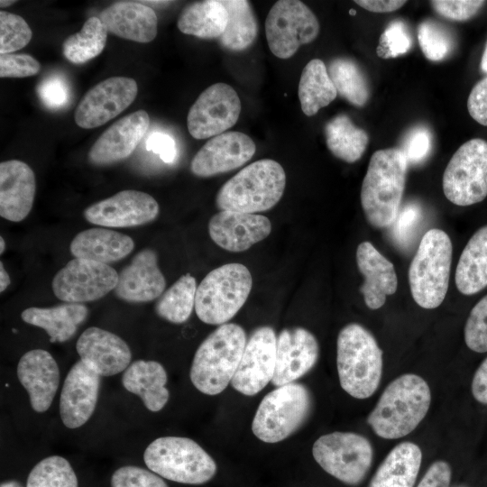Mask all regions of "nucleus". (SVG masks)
<instances>
[{
  "instance_id": "6e6d98bb",
  "label": "nucleus",
  "mask_w": 487,
  "mask_h": 487,
  "mask_svg": "<svg viewBox=\"0 0 487 487\" xmlns=\"http://www.w3.org/2000/svg\"><path fill=\"white\" fill-rule=\"evenodd\" d=\"M451 467L446 462L433 463L417 487H449L451 482Z\"/></svg>"
},
{
  "instance_id": "f704fd0d",
  "label": "nucleus",
  "mask_w": 487,
  "mask_h": 487,
  "mask_svg": "<svg viewBox=\"0 0 487 487\" xmlns=\"http://www.w3.org/2000/svg\"><path fill=\"white\" fill-rule=\"evenodd\" d=\"M337 96L325 63L313 59L304 67L299 83V98L302 112L312 116L328 106Z\"/></svg>"
},
{
  "instance_id": "bf43d9fd",
  "label": "nucleus",
  "mask_w": 487,
  "mask_h": 487,
  "mask_svg": "<svg viewBox=\"0 0 487 487\" xmlns=\"http://www.w3.org/2000/svg\"><path fill=\"white\" fill-rule=\"evenodd\" d=\"M11 280L6 270L4 267L3 262H0V291L4 292L10 285Z\"/></svg>"
},
{
  "instance_id": "cd10ccee",
  "label": "nucleus",
  "mask_w": 487,
  "mask_h": 487,
  "mask_svg": "<svg viewBox=\"0 0 487 487\" xmlns=\"http://www.w3.org/2000/svg\"><path fill=\"white\" fill-rule=\"evenodd\" d=\"M98 17L108 32L123 39L147 43L157 35V15L142 2H115L101 11Z\"/></svg>"
},
{
  "instance_id": "37998d69",
  "label": "nucleus",
  "mask_w": 487,
  "mask_h": 487,
  "mask_svg": "<svg viewBox=\"0 0 487 487\" xmlns=\"http://www.w3.org/2000/svg\"><path fill=\"white\" fill-rule=\"evenodd\" d=\"M32 32L20 15L0 12V53L9 54L25 47L32 40Z\"/></svg>"
},
{
  "instance_id": "6e6552de",
  "label": "nucleus",
  "mask_w": 487,
  "mask_h": 487,
  "mask_svg": "<svg viewBox=\"0 0 487 487\" xmlns=\"http://www.w3.org/2000/svg\"><path fill=\"white\" fill-rule=\"evenodd\" d=\"M146 466L162 478L185 484H203L216 473L215 460L194 440L162 436L143 453Z\"/></svg>"
},
{
  "instance_id": "58836bf2",
  "label": "nucleus",
  "mask_w": 487,
  "mask_h": 487,
  "mask_svg": "<svg viewBox=\"0 0 487 487\" xmlns=\"http://www.w3.org/2000/svg\"><path fill=\"white\" fill-rule=\"evenodd\" d=\"M107 29L99 17H89L81 30L62 43L64 57L73 64H83L98 56L105 49Z\"/></svg>"
},
{
  "instance_id": "aec40b11",
  "label": "nucleus",
  "mask_w": 487,
  "mask_h": 487,
  "mask_svg": "<svg viewBox=\"0 0 487 487\" xmlns=\"http://www.w3.org/2000/svg\"><path fill=\"white\" fill-rule=\"evenodd\" d=\"M318 354L317 340L306 328L281 330L277 336L276 365L271 383L280 387L304 376L316 364Z\"/></svg>"
},
{
  "instance_id": "f03ea898",
  "label": "nucleus",
  "mask_w": 487,
  "mask_h": 487,
  "mask_svg": "<svg viewBox=\"0 0 487 487\" xmlns=\"http://www.w3.org/2000/svg\"><path fill=\"white\" fill-rule=\"evenodd\" d=\"M430 403L431 392L427 381L413 373L403 374L386 387L367 422L380 437L400 438L423 420Z\"/></svg>"
},
{
  "instance_id": "09e8293b",
  "label": "nucleus",
  "mask_w": 487,
  "mask_h": 487,
  "mask_svg": "<svg viewBox=\"0 0 487 487\" xmlns=\"http://www.w3.org/2000/svg\"><path fill=\"white\" fill-rule=\"evenodd\" d=\"M41 69L37 60L29 54H0L1 78H26Z\"/></svg>"
},
{
  "instance_id": "bb28decb",
  "label": "nucleus",
  "mask_w": 487,
  "mask_h": 487,
  "mask_svg": "<svg viewBox=\"0 0 487 487\" xmlns=\"http://www.w3.org/2000/svg\"><path fill=\"white\" fill-rule=\"evenodd\" d=\"M356 262L364 277L360 291L365 305L371 309L381 308L386 302V297L397 290L394 265L368 241L358 245Z\"/></svg>"
},
{
  "instance_id": "338daca9",
  "label": "nucleus",
  "mask_w": 487,
  "mask_h": 487,
  "mask_svg": "<svg viewBox=\"0 0 487 487\" xmlns=\"http://www.w3.org/2000/svg\"><path fill=\"white\" fill-rule=\"evenodd\" d=\"M455 487H465V486H455Z\"/></svg>"
},
{
  "instance_id": "79ce46f5",
  "label": "nucleus",
  "mask_w": 487,
  "mask_h": 487,
  "mask_svg": "<svg viewBox=\"0 0 487 487\" xmlns=\"http://www.w3.org/2000/svg\"><path fill=\"white\" fill-rule=\"evenodd\" d=\"M418 40L425 57L432 61L445 59L452 49V39L439 23L427 20L418 27Z\"/></svg>"
},
{
  "instance_id": "49530a36",
  "label": "nucleus",
  "mask_w": 487,
  "mask_h": 487,
  "mask_svg": "<svg viewBox=\"0 0 487 487\" xmlns=\"http://www.w3.org/2000/svg\"><path fill=\"white\" fill-rule=\"evenodd\" d=\"M111 487H168L163 479L151 470L125 465L114 472Z\"/></svg>"
},
{
  "instance_id": "412c9836",
  "label": "nucleus",
  "mask_w": 487,
  "mask_h": 487,
  "mask_svg": "<svg viewBox=\"0 0 487 487\" xmlns=\"http://www.w3.org/2000/svg\"><path fill=\"white\" fill-rule=\"evenodd\" d=\"M150 125L146 111L137 110L117 120L94 142L87 158L96 166H106L128 158Z\"/></svg>"
},
{
  "instance_id": "20e7f679",
  "label": "nucleus",
  "mask_w": 487,
  "mask_h": 487,
  "mask_svg": "<svg viewBox=\"0 0 487 487\" xmlns=\"http://www.w3.org/2000/svg\"><path fill=\"white\" fill-rule=\"evenodd\" d=\"M336 365L342 389L354 398L367 399L381 381L382 351L366 328L351 323L338 334Z\"/></svg>"
},
{
  "instance_id": "e433bc0d",
  "label": "nucleus",
  "mask_w": 487,
  "mask_h": 487,
  "mask_svg": "<svg viewBox=\"0 0 487 487\" xmlns=\"http://www.w3.org/2000/svg\"><path fill=\"white\" fill-rule=\"evenodd\" d=\"M227 10L228 22L218 38L225 49L241 51L249 48L258 34V23L251 4L246 0H221Z\"/></svg>"
},
{
  "instance_id": "13d9d810",
  "label": "nucleus",
  "mask_w": 487,
  "mask_h": 487,
  "mask_svg": "<svg viewBox=\"0 0 487 487\" xmlns=\"http://www.w3.org/2000/svg\"><path fill=\"white\" fill-rule=\"evenodd\" d=\"M361 7L374 13L393 12L404 5L406 1L402 0H356L354 1Z\"/></svg>"
},
{
  "instance_id": "864d4df0",
  "label": "nucleus",
  "mask_w": 487,
  "mask_h": 487,
  "mask_svg": "<svg viewBox=\"0 0 487 487\" xmlns=\"http://www.w3.org/2000/svg\"><path fill=\"white\" fill-rule=\"evenodd\" d=\"M467 108L477 123L487 126V77L473 87L468 96Z\"/></svg>"
},
{
  "instance_id": "f3484780",
  "label": "nucleus",
  "mask_w": 487,
  "mask_h": 487,
  "mask_svg": "<svg viewBox=\"0 0 487 487\" xmlns=\"http://www.w3.org/2000/svg\"><path fill=\"white\" fill-rule=\"evenodd\" d=\"M156 199L148 193L127 189L88 206L85 219L102 227H133L148 224L159 215Z\"/></svg>"
},
{
  "instance_id": "f257e3e1",
  "label": "nucleus",
  "mask_w": 487,
  "mask_h": 487,
  "mask_svg": "<svg viewBox=\"0 0 487 487\" xmlns=\"http://www.w3.org/2000/svg\"><path fill=\"white\" fill-rule=\"evenodd\" d=\"M408 161L399 148L376 151L371 157L361 188V204L374 227L393 225L400 209Z\"/></svg>"
},
{
  "instance_id": "dca6fc26",
  "label": "nucleus",
  "mask_w": 487,
  "mask_h": 487,
  "mask_svg": "<svg viewBox=\"0 0 487 487\" xmlns=\"http://www.w3.org/2000/svg\"><path fill=\"white\" fill-rule=\"evenodd\" d=\"M276 334L271 326H260L252 333L231 381L234 390L253 396L271 381L276 365Z\"/></svg>"
},
{
  "instance_id": "4c0bfd02",
  "label": "nucleus",
  "mask_w": 487,
  "mask_h": 487,
  "mask_svg": "<svg viewBox=\"0 0 487 487\" xmlns=\"http://www.w3.org/2000/svg\"><path fill=\"white\" fill-rule=\"evenodd\" d=\"M196 279L186 273L180 276L156 301V314L173 324H182L195 308L197 293Z\"/></svg>"
},
{
  "instance_id": "69168bd1",
  "label": "nucleus",
  "mask_w": 487,
  "mask_h": 487,
  "mask_svg": "<svg viewBox=\"0 0 487 487\" xmlns=\"http://www.w3.org/2000/svg\"><path fill=\"white\" fill-rule=\"evenodd\" d=\"M0 253H3L4 251L5 250V239L3 238V236L0 237Z\"/></svg>"
},
{
  "instance_id": "393cba45",
  "label": "nucleus",
  "mask_w": 487,
  "mask_h": 487,
  "mask_svg": "<svg viewBox=\"0 0 487 487\" xmlns=\"http://www.w3.org/2000/svg\"><path fill=\"white\" fill-rule=\"evenodd\" d=\"M17 377L27 391L32 409H49L60 384V370L53 356L45 350L25 353L17 364Z\"/></svg>"
},
{
  "instance_id": "423d86ee",
  "label": "nucleus",
  "mask_w": 487,
  "mask_h": 487,
  "mask_svg": "<svg viewBox=\"0 0 487 487\" xmlns=\"http://www.w3.org/2000/svg\"><path fill=\"white\" fill-rule=\"evenodd\" d=\"M452 253L451 239L443 230L429 229L421 238L409 269L411 295L421 308H436L445 299Z\"/></svg>"
},
{
  "instance_id": "39448f33",
  "label": "nucleus",
  "mask_w": 487,
  "mask_h": 487,
  "mask_svg": "<svg viewBox=\"0 0 487 487\" xmlns=\"http://www.w3.org/2000/svg\"><path fill=\"white\" fill-rule=\"evenodd\" d=\"M286 174L276 161L262 159L238 171L218 190L217 208L255 214L273 207L281 198Z\"/></svg>"
},
{
  "instance_id": "a878e982",
  "label": "nucleus",
  "mask_w": 487,
  "mask_h": 487,
  "mask_svg": "<svg viewBox=\"0 0 487 487\" xmlns=\"http://www.w3.org/2000/svg\"><path fill=\"white\" fill-rule=\"evenodd\" d=\"M36 191L32 168L18 160L0 163V216L12 222L23 221L31 212Z\"/></svg>"
},
{
  "instance_id": "a18cd8bd",
  "label": "nucleus",
  "mask_w": 487,
  "mask_h": 487,
  "mask_svg": "<svg viewBox=\"0 0 487 487\" xmlns=\"http://www.w3.org/2000/svg\"><path fill=\"white\" fill-rule=\"evenodd\" d=\"M411 36L401 21L391 23L380 37L376 53L380 58L391 59L407 53L411 47Z\"/></svg>"
},
{
  "instance_id": "e2e57ef3",
  "label": "nucleus",
  "mask_w": 487,
  "mask_h": 487,
  "mask_svg": "<svg viewBox=\"0 0 487 487\" xmlns=\"http://www.w3.org/2000/svg\"><path fill=\"white\" fill-rule=\"evenodd\" d=\"M142 4H148L146 5L150 6V5H154L157 6H166L169 5L171 2L170 1H142Z\"/></svg>"
},
{
  "instance_id": "0e129e2a",
  "label": "nucleus",
  "mask_w": 487,
  "mask_h": 487,
  "mask_svg": "<svg viewBox=\"0 0 487 487\" xmlns=\"http://www.w3.org/2000/svg\"><path fill=\"white\" fill-rule=\"evenodd\" d=\"M14 3H15V1L1 0L0 1V6L1 7H7V6H10L11 5H13Z\"/></svg>"
},
{
  "instance_id": "5fc2aeb1",
  "label": "nucleus",
  "mask_w": 487,
  "mask_h": 487,
  "mask_svg": "<svg viewBox=\"0 0 487 487\" xmlns=\"http://www.w3.org/2000/svg\"><path fill=\"white\" fill-rule=\"evenodd\" d=\"M146 149L158 154L165 163H173L178 155L174 139L165 133H151L146 140Z\"/></svg>"
},
{
  "instance_id": "b1692460",
  "label": "nucleus",
  "mask_w": 487,
  "mask_h": 487,
  "mask_svg": "<svg viewBox=\"0 0 487 487\" xmlns=\"http://www.w3.org/2000/svg\"><path fill=\"white\" fill-rule=\"evenodd\" d=\"M166 286L158 265V256L152 249L138 252L131 262L118 273L115 294L131 303H145L158 299Z\"/></svg>"
},
{
  "instance_id": "3c124183",
  "label": "nucleus",
  "mask_w": 487,
  "mask_h": 487,
  "mask_svg": "<svg viewBox=\"0 0 487 487\" xmlns=\"http://www.w3.org/2000/svg\"><path fill=\"white\" fill-rule=\"evenodd\" d=\"M431 133L424 126L412 129L406 136L403 147L400 149L408 163H418L429 153L431 149Z\"/></svg>"
},
{
  "instance_id": "f8f14e48",
  "label": "nucleus",
  "mask_w": 487,
  "mask_h": 487,
  "mask_svg": "<svg viewBox=\"0 0 487 487\" xmlns=\"http://www.w3.org/2000/svg\"><path fill=\"white\" fill-rule=\"evenodd\" d=\"M319 23L301 1H277L267 15L265 34L269 48L276 57L286 60L298 49L318 35Z\"/></svg>"
},
{
  "instance_id": "c9c22d12",
  "label": "nucleus",
  "mask_w": 487,
  "mask_h": 487,
  "mask_svg": "<svg viewBox=\"0 0 487 487\" xmlns=\"http://www.w3.org/2000/svg\"><path fill=\"white\" fill-rule=\"evenodd\" d=\"M327 148L338 159L353 163L365 152L369 137L344 114L328 121L325 126Z\"/></svg>"
},
{
  "instance_id": "1a4fd4ad",
  "label": "nucleus",
  "mask_w": 487,
  "mask_h": 487,
  "mask_svg": "<svg viewBox=\"0 0 487 487\" xmlns=\"http://www.w3.org/2000/svg\"><path fill=\"white\" fill-rule=\"evenodd\" d=\"M311 408V394L303 384L280 386L262 400L252 423L253 433L265 443L280 442L304 424Z\"/></svg>"
},
{
  "instance_id": "c03bdc74",
  "label": "nucleus",
  "mask_w": 487,
  "mask_h": 487,
  "mask_svg": "<svg viewBox=\"0 0 487 487\" xmlns=\"http://www.w3.org/2000/svg\"><path fill=\"white\" fill-rule=\"evenodd\" d=\"M464 341L473 352H487V295L474 305L467 317Z\"/></svg>"
},
{
  "instance_id": "4d7b16f0",
  "label": "nucleus",
  "mask_w": 487,
  "mask_h": 487,
  "mask_svg": "<svg viewBox=\"0 0 487 487\" xmlns=\"http://www.w3.org/2000/svg\"><path fill=\"white\" fill-rule=\"evenodd\" d=\"M472 393L478 402L487 404V357L482 362L473 375Z\"/></svg>"
},
{
  "instance_id": "4be33fe9",
  "label": "nucleus",
  "mask_w": 487,
  "mask_h": 487,
  "mask_svg": "<svg viewBox=\"0 0 487 487\" xmlns=\"http://www.w3.org/2000/svg\"><path fill=\"white\" fill-rule=\"evenodd\" d=\"M271 232L270 219L262 215L222 210L208 222V233L219 247L244 252L264 240Z\"/></svg>"
},
{
  "instance_id": "603ef678",
  "label": "nucleus",
  "mask_w": 487,
  "mask_h": 487,
  "mask_svg": "<svg viewBox=\"0 0 487 487\" xmlns=\"http://www.w3.org/2000/svg\"><path fill=\"white\" fill-rule=\"evenodd\" d=\"M420 209L415 204L400 208L393 223V236L400 244H407L420 220Z\"/></svg>"
},
{
  "instance_id": "473e14b6",
  "label": "nucleus",
  "mask_w": 487,
  "mask_h": 487,
  "mask_svg": "<svg viewBox=\"0 0 487 487\" xmlns=\"http://www.w3.org/2000/svg\"><path fill=\"white\" fill-rule=\"evenodd\" d=\"M455 280L459 292L466 296L487 287V225L479 228L464 246Z\"/></svg>"
},
{
  "instance_id": "8fccbe9b",
  "label": "nucleus",
  "mask_w": 487,
  "mask_h": 487,
  "mask_svg": "<svg viewBox=\"0 0 487 487\" xmlns=\"http://www.w3.org/2000/svg\"><path fill=\"white\" fill-rule=\"evenodd\" d=\"M476 0H434L430 4L443 17L453 21H464L473 16L484 5Z\"/></svg>"
},
{
  "instance_id": "9b49d317",
  "label": "nucleus",
  "mask_w": 487,
  "mask_h": 487,
  "mask_svg": "<svg viewBox=\"0 0 487 487\" xmlns=\"http://www.w3.org/2000/svg\"><path fill=\"white\" fill-rule=\"evenodd\" d=\"M446 198L456 206L477 204L487 197V142L472 139L450 159L444 175Z\"/></svg>"
},
{
  "instance_id": "ea45409f",
  "label": "nucleus",
  "mask_w": 487,
  "mask_h": 487,
  "mask_svg": "<svg viewBox=\"0 0 487 487\" xmlns=\"http://www.w3.org/2000/svg\"><path fill=\"white\" fill-rule=\"evenodd\" d=\"M328 75L337 94L356 106L366 104L370 96L369 85L358 64L348 58H335L329 63Z\"/></svg>"
},
{
  "instance_id": "c85d7f7f",
  "label": "nucleus",
  "mask_w": 487,
  "mask_h": 487,
  "mask_svg": "<svg viewBox=\"0 0 487 487\" xmlns=\"http://www.w3.org/2000/svg\"><path fill=\"white\" fill-rule=\"evenodd\" d=\"M133 240L122 233L105 227H93L77 234L69 244L75 258L108 264L129 255Z\"/></svg>"
},
{
  "instance_id": "de8ad7c7",
  "label": "nucleus",
  "mask_w": 487,
  "mask_h": 487,
  "mask_svg": "<svg viewBox=\"0 0 487 487\" xmlns=\"http://www.w3.org/2000/svg\"><path fill=\"white\" fill-rule=\"evenodd\" d=\"M37 94L41 102L51 110L63 108L70 99L69 86L60 75L43 78L37 87Z\"/></svg>"
},
{
  "instance_id": "052dcab7",
  "label": "nucleus",
  "mask_w": 487,
  "mask_h": 487,
  "mask_svg": "<svg viewBox=\"0 0 487 487\" xmlns=\"http://www.w3.org/2000/svg\"><path fill=\"white\" fill-rule=\"evenodd\" d=\"M0 487H23V485L15 480H8L1 482Z\"/></svg>"
},
{
  "instance_id": "5701e85b",
  "label": "nucleus",
  "mask_w": 487,
  "mask_h": 487,
  "mask_svg": "<svg viewBox=\"0 0 487 487\" xmlns=\"http://www.w3.org/2000/svg\"><path fill=\"white\" fill-rule=\"evenodd\" d=\"M86 364L100 376H112L124 371L131 363L129 345L117 335L96 326L87 328L76 344Z\"/></svg>"
},
{
  "instance_id": "4468645a",
  "label": "nucleus",
  "mask_w": 487,
  "mask_h": 487,
  "mask_svg": "<svg viewBox=\"0 0 487 487\" xmlns=\"http://www.w3.org/2000/svg\"><path fill=\"white\" fill-rule=\"evenodd\" d=\"M241 109L240 98L231 86L213 84L191 106L187 117L188 132L199 140L224 133L236 124Z\"/></svg>"
},
{
  "instance_id": "72a5a7b5",
  "label": "nucleus",
  "mask_w": 487,
  "mask_h": 487,
  "mask_svg": "<svg viewBox=\"0 0 487 487\" xmlns=\"http://www.w3.org/2000/svg\"><path fill=\"white\" fill-rule=\"evenodd\" d=\"M228 22V13L220 0H205L187 5L178 19L179 30L201 39L219 38Z\"/></svg>"
},
{
  "instance_id": "a211bd4d",
  "label": "nucleus",
  "mask_w": 487,
  "mask_h": 487,
  "mask_svg": "<svg viewBox=\"0 0 487 487\" xmlns=\"http://www.w3.org/2000/svg\"><path fill=\"white\" fill-rule=\"evenodd\" d=\"M100 375L83 361L69 371L60 397V415L69 428L83 426L94 413L98 400Z\"/></svg>"
},
{
  "instance_id": "0eeeda50",
  "label": "nucleus",
  "mask_w": 487,
  "mask_h": 487,
  "mask_svg": "<svg viewBox=\"0 0 487 487\" xmlns=\"http://www.w3.org/2000/svg\"><path fill=\"white\" fill-rule=\"evenodd\" d=\"M253 286L249 269L237 262L212 270L197 289L195 311L208 325H224L247 300Z\"/></svg>"
},
{
  "instance_id": "c756f323",
  "label": "nucleus",
  "mask_w": 487,
  "mask_h": 487,
  "mask_svg": "<svg viewBox=\"0 0 487 487\" xmlns=\"http://www.w3.org/2000/svg\"><path fill=\"white\" fill-rule=\"evenodd\" d=\"M167 372L156 361L137 360L130 363L122 376L126 391L137 395L147 409L160 411L167 404L170 392L165 387Z\"/></svg>"
},
{
  "instance_id": "6ab92c4d",
  "label": "nucleus",
  "mask_w": 487,
  "mask_h": 487,
  "mask_svg": "<svg viewBox=\"0 0 487 487\" xmlns=\"http://www.w3.org/2000/svg\"><path fill=\"white\" fill-rule=\"evenodd\" d=\"M254 142L245 133L226 132L207 141L193 157L191 172L211 177L243 166L255 153Z\"/></svg>"
},
{
  "instance_id": "7ed1b4c3",
  "label": "nucleus",
  "mask_w": 487,
  "mask_h": 487,
  "mask_svg": "<svg viewBox=\"0 0 487 487\" xmlns=\"http://www.w3.org/2000/svg\"><path fill=\"white\" fill-rule=\"evenodd\" d=\"M244 328L234 323L219 326L198 347L190 367L192 384L200 392L214 396L232 381L245 345Z\"/></svg>"
},
{
  "instance_id": "a19ab883",
  "label": "nucleus",
  "mask_w": 487,
  "mask_h": 487,
  "mask_svg": "<svg viewBox=\"0 0 487 487\" xmlns=\"http://www.w3.org/2000/svg\"><path fill=\"white\" fill-rule=\"evenodd\" d=\"M26 487H78V479L67 459L51 455L31 470Z\"/></svg>"
},
{
  "instance_id": "9d476101",
  "label": "nucleus",
  "mask_w": 487,
  "mask_h": 487,
  "mask_svg": "<svg viewBox=\"0 0 487 487\" xmlns=\"http://www.w3.org/2000/svg\"><path fill=\"white\" fill-rule=\"evenodd\" d=\"M312 454L324 471L348 485H357L363 482L373 457L369 440L351 432H333L321 436L314 443Z\"/></svg>"
},
{
  "instance_id": "2eb2a0df",
  "label": "nucleus",
  "mask_w": 487,
  "mask_h": 487,
  "mask_svg": "<svg viewBox=\"0 0 487 487\" xmlns=\"http://www.w3.org/2000/svg\"><path fill=\"white\" fill-rule=\"evenodd\" d=\"M137 92L133 78H108L84 95L75 110V122L83 129L101 126L125 110L134 101Z\"/></svg>"
},
{
  "instance_id": "680f3d73",
  "label": "nucleus",
  "mask_w": 487,
  "mask_h": 487,
  "mask_svg": "<svg viewBox=\"0 0 487 487\" xmlns=\"http://www.w3.org/2000/svg\"><path fill=\"white\" fill-rule=\"evenodd\" d=\"M481 69L482 72L487 73V43H486L484 51L482 53V57L481 60Z\"/></svg>"
},
{
  "instance_id": "2f4dec72",
  "label": "nucleus",
  "mask_w": 487,
  "mask_h": 487,
  "mask_svg": "<svg viewBox=\"0 0 487 487\" xmlns=\"http://www.w3.org/2000/svg\"><path fill=\"white\" fill-rule=\"evenodd\" d=\"M421 461L418 445L400 443L386 455L368 487H414Z\"/></svg>"
},
{
  "instance_id": "7c9ffc66",
  "label": "nucleus",
  "mask_w": 487,
  "mask_h": 487,
  "mask_svg": "<svg viewBox=\"0 0 487 487\" xmlns=\"http://www.w3.org/2000/svg\"><path fill=\"white\" fill-rule=\"evenodd\" d=\"M87 316L86 305L67 302L51 308L31 307L21 314L23 322L42 328L51 343L70 339Z\"/></svg>"
},
{
  "instance_id": "ddd939ff",
  "label": "nucleus",
  "mask_w": 487,
  "mask_h": 487,
  "mask_svg": "<svg viewBox=\"0 0 487 487\" xmlns=\"http://www.w3.org/2000/svg\"><path fill=\"white\" fill-rule=\"evenodd\" d=\"M118 272L110 265L74 258L53 277L54 295L67 303L95 301L115 289Z\"/></svg>"
}]
</instances>
